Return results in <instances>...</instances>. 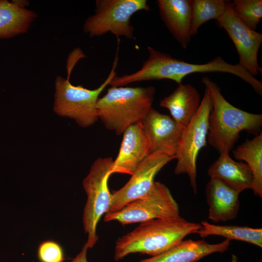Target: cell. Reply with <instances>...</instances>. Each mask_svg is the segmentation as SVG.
I'll use <instances>...</instances> for the list:
<instances>
[{"label":"cell","mask_w":262,"mask_h":262,"mask_svg":"<svg viewBox=\"0 0 262 262\" xmlns=\"http://www.w3.org/2000/svg\"><path fill=\"white\" fill-rule=\"evenodd\" d=\"M88 249L86 243L84 244L81 251L73 259L71 262H88L87 259V251Z\"/></svg>","instance_id":"d4e9b609"},{"label":"cell","mask_w":262,"mask_h":262,"mask_svg":"<svg viewBox=\"0 0 262 262\" xmlns=\"http://www.w3.org/2000/svg\"><path fill=\"white\" fill-rule=\"evenodd\" d=\"M201 82L212 102L207 141L219 154L233 149L241 131L255 136L262 132L261 114L250 113L231 105L224 98L218 84L209 78H202Z\"/></svg>","instance_id":"7a4b0ae2"},{"label":"cell","mask_w":262,"mask_h":262,"mask_svg":"<svg viewBox=\"0 0 262 262\" xmlns=\"http://www.w3.org/2000/svg\"><path fill=\"white\" fill-rule=\"evenodd\" d=\"M200 225L201 227L197 233L201 237L217 235L229 240L246 242L262 247V228H252L237 225H216L206 221H202Z\"/></svg>","instance_id":"44dd1931"},{"label":"cell","mask_w":262,"mask_h":262,"mask_svg":"<svg viewBox=\"0 0 262 262\" xmlns=\"http://www.w3.org/2000/svg\"><path fill=\"white\" fill-rule=\"evenodd\" d=\"M25 0H0V38L26 33L37 16L36 13L25 8Z\"/></svg>","instance_id":"d6986e66"},{"label":"cell","mask_w":262,"mask_h":262,"mask_svg":"<svg viewBox=\"0 0 262 262\" xmlns=\"http://www.w3.org/2000/svg\"><path fill=\"white\" fill-rule=\"evenodd\" d=\"M149 56L138 71L123 75L121 81L124 85L138 82L168 79L178 84L186 76L195 73L223 72L234 75L249 84L259 95H262V83L237 64H231L221 56H217L205 64H192L172 57L147 47Z\"/></svg>","instance_id":"6da1fadb"},{"label":"cell","mask_w":262,"mask_h":262,"mask_svg":"<svg viewBox=\"0 0 262 262\" xmlns=\"http://www.w3.org/2000/svg\"><path fill=\"white\" fill-rule=\"evenodd\" d=\"M216 21L233 43L239 55L238 64L254 76L261 72L258 53L262 43V34L243 23L235 15L229 1H227L224 13Z\"/></svg>","instance_id":"30bf717a"},{"label":"cell","mask_w":262,"mask_h":262,"mask_svg":"<svg viewBox=\"0 0 262 262\" xmlns=\"http://www.w3.org/2000/svg\"><path fill=\"white\" fill-rule=\"evenodd\" d=\"M37 256L40 262H63L65 260L62 246L52 240L45 241L40 244Z\"/></svg>","instance_id":"cb8c5ba5"},{"label":"cell","mask_w":262,"mask_h":262,"mask_svg":"<svg viewBox=\"0 0 262 262\" xmlns=\"http://www.w3.org/2000/svg\"><path fill=\"white\" fill-rule=\"evenodd\" d=\"M199 223L189 222L180 216L153 219L141 223L116 242L114 259L141 253L158 255L178 244L188 235L197 233Z\"/></svg>","instance_id":"3957f363"},{"label":"cell","mask_w":262,"mask_h":262,"mask_svg":"<svg viewBox=\"0 0 262 262\" xmlns=\"http://www.w3.org/2000/svg\"><path fill=\"white\" fill-rule=\"evenodd\" d=\"M227 0H193L190 34H196L200 26L211 19H218L224 13Z\"/></svg>","instance_id":"7402d4cb"},{"label":"cell","mask_w":262,"mask_h":262,"mask_svg":"<svg viewBox=\"0 0 262 262\" xmlns=\"http://www.w3.org/2000/svg\"><path fill=\"white\" fill-rule=\"evenodd\" d=\"M118 50L112 68L105 81L97 88L89 89L72 84L68 79L57 76L53 110L58 115L74 119L82 128L93 125L98 119L97 104L99 96L116 75Z\"/></svg>","instance_id":"5b68a950"},{"label":"cell","mask_w":262,"mask_h":262,"mask_svg":"<svg viewBox=\"0 0 262 262\" xmlns=\"http://www.w3.org/2000/svg\"><path fill=\"white\" fill-rule=\"evenodd\" d=\"M173 159L160 152L151 153L131 175L128 181L112 194L105 214L118 211L128 203L147 194L152 187L157 174Z\"/></svg>","instance_id":"8fae6325"},{"label":"cell","mask_w":262,"mask_h":262,"mask_svg":"<svg viewBox=\"0 0 262 262\" xmlns=\"http://www.w3.org/2000/svg\"><path fill=\"white\" fill-rule=\"evenodd\" d=\"M117 156L114 161L111 175H131L151 153L147 136L142 123L131 126L124 132Z\"/></svg>","instance_id":"4fadbf2b"},{"label":"cell","mask_w":262,"mask_h":262,"mask_svg":"<svg viewBox=\"0 0 262 262\" xmlns=\"http://www.w3.org/2000/svg\"><path fill=\"white\" fill-rule=\"evenodd\" d=\"M146 0H97L94 14L84 22L83 30L90 37L111 33L117 37L134 39L130 20L138 11H148Z\"/></svg>","instance_id":"8992f818"},{"label":"cell","mask_w":262,"mask_h":262,"mask_svg":"<svg viewBox=\"0 0 262 262\" xmlns=\"http://www.w3.org/2000/svg\"><path fill=\"white\" fill-rule=\"evenodd\" d=\"M230 245V240L215 244L203 240H182L164 252L138 262H197L200 259L214 253L226 251Z\"/></svg>","instance_id":"9a60e30c"},{"label":"cell","mask_w":262,"mask_h":262,"mask_svg":"<svg viewBox=\"0 0 262 262\" xmlns=\"http://www.w3.org/2000/svg\"><path fill=\"white\" fill-rule=\"evenodd\" d=\"M113 162L112 157L98 158L82 181L87 195L82 218L85 233L88 236L85 243L88 248H92L98 240V222L106 213L110 204L112 194L110 192L108 182Z\"/></svg>","instance_id":"52a82bcc"},{"label":"cell","mask_w":262,"mask_h":262,"mask_svg":"<svg viewBox=\"0 0 262 262\" xmlns=\"http://www.w3.org/2000/svg\"><path fill=\"white\" fill-rule=\"evenodd\" d=\"M231 4L237 17L249 28L256 31L262 18V0H234Z\"/></svg>","instance_id":"603a6c76"},{"label":"cell","mask_w":262,"mask_h":262,"mask_svg":"<svg viewBox=\"0 0 262 262\" xmlns=\"http://www.w3.org/2000/svg\"><path fill=\"white\" fill-rule=\"evenodd\" d=\"M237 160L244 161L249 167L253 180L251 189L262 197V132L251 140L247 139L232 151Z\"/></svg>","instance_id":"ffe728a7"},{"label":"cell","mask_w":262,"mask_h":262,"mask_svg":"<svg viewBox=\"0 0 262 262\" xmlns=\"http://www.w3.org/2000/svg\"><path fill=\"white\" fill-rule=\"evenodd\" d=\"M205 193L210 219L215 222H225L237 217L240 192L218 179H211L207 184Z\"/></svg>","instance_id":"2e32d148"},{"label":"cell","mask_w":262,"mask_h":262,"mask_svg":"<svg viewBox=\"0 0 262 262\" xmlns=\"http://www.w3.org/2000/svg\"><path fill=\"white\" fill-rule=\"evenodd\" d=\"M155 92L152 86L111 87L98 99V119L106 129L121 135L131 126L144 121L152 108Z\"/></svg>","instance_id":"277c9868"},{"label":"cell","mask_w":262,"mask_h":262,"mask_svg":"<svg viewBox=\"0 0 262 262\" xmlns=\"http://www.w3.org/2000/svg\"><path fill=\"white\" fill-rule=\"evenodd\" d=\"M208 174L211 179H218L240 193L252 187L253 178L248 165L234 161L228 152L220 154L208 168Z\"/></svg>","instance_id":"e0dca14e"},{"label":"cell","mask_w":262,"mask_h":262,"mask_svg":"<svg viewBox=\"0 0 262 262\" xmlns=\"http://www.w3.org/2000/svg\"><path fill=\"white\" fill-rule=\"evenodd\" d=\"M150 153L162 152L175 159L184 128L169 115L151 108L142 122Z\"/></svg>","instance_id":"7c38bea8"},{"label":"cell","mask_w":262,"mask_h":262,"mask_svg":"<svg viewBox=\"0 0 262 262\" xmlns=\"http://www.w3.org/2000/svg\"><path fill=\"white\" fill-rule=\"evenodd\" d=\"M200 102V95L194 86L181 83L160 101V106L168 109L172 118L184 128L196 114Z\"/></svg>","instance_id":"ac0fdd59"},{"label":"cell","mask_w":262,"mask_h":262,"mask_svg":"<svg viewBox=\"0 0 262 262\" xmlns=\"http://www.w3.org/2000/svg\"><path fill=\"white\" fill-rule=\"evenodd\" d=\"M212 102L208 91L204 93L199 107L188 124L184 128L175 156L174 172L187 174L195 194L197 193L196 160L200 150L206 146L208 119Z\"/></svg>","instance_id":"ba28073f"},{"label":"cell","mask_w":262,"mask_h":262,"mask_svg":"<svg viewBox=\"0 0 262 262\" xmlns=\"http://www.w3.org/2000/svg\"><path fill=\"white\" fill-rule=\"evenodd\" d=\"M193 0H157L161 18L181 47L186 49L191 41V22Z\"/></svg>","instance_id":"5bb4252c"},{"label":"cell","mask_w":262,"mask_h":262,"mask_svg":"<svg viewBox=\"0 0 262 262\" xmlns=\"http://www.w3.org/2000/svg\"><path fill=\"white\" fill-rule=\"evenodd\" d=\"M179 207L170 190L164 184L155 181L150 190L115 213H106L104 221H117L122 225L180 216Z\"/></svg>","instance_id":"9c48e42d"}]
</instances>
